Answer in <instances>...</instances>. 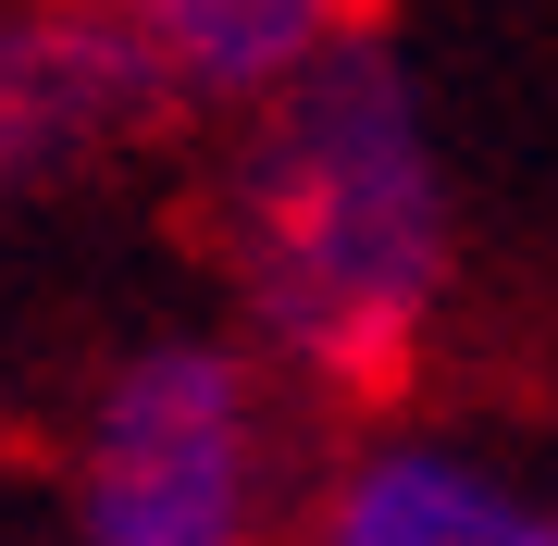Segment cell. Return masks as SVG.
<instances>
[{
    "label": "cell",
    "instance_id": "cell-1",
    "mask_svg": "<svg viewBox=\"0 0 558 546\" xmlns=\"http://www.w3.org/2000/svg\"><path fill=\"white\" fill-rule=\"evenodd\" d=\"M211 262L236 336L299 398L373 410L422 373L459 286V174L398 38H348L286 100L223 124Z\"/></svg>",
    "mask_w": 558,
    "mask_h": 546
},
{
    "label": "cell",
    "instance_id": "cell-4",
    "mask_svg": "<svg viewBox=\"0 0 558 546\" xmlns=\"http://www.w3.org/2000/svg\"><path fill=\"white\" fill-rule=\"evenodd\" d=\"M299 546H558V509L484 447L385 423L299 485Z\"/></svg>",
    "mask_w": 558,
    "mask_h": 546
},
{
    "label": "cell",
    "instance_id": "cell-5",
    "mask_svg": "<svg viewBox=\"0 0 558 546\" xmlns=\"http://www.w3.org/2000/svg\"><path fill=\"white\" fill-rule=\"evenodd\" d=\"M149 87L87 0H0V199H38L149 137Z\"/></svg>",
    "mask_w": 558,
    "mask_h": 546
},
{
    "label": "cell",
    "instance_id": "cell-2",
    "mask_svg": "<svg viewBox=\"0 0 558 546\" xmlns=\"http://www.w3.org/2000/svg\"><path fill=\"white\" fill-rule=\"evenodd\" d=\"M299 385L236 324L124 336L62 423L50 497L75 546H274L299 509Z\"/></svg>",
    "mask_w": 558,
    "mask_h": 546
},
{
    "label": "cell",
    "instance_id": "cell-6",
    "mask_svg": "<svg viewBox=\"0 0 558 546\" xmlns=\"http://www.w3.org/2000/svg\"><path fill=\"white\" fill-rule=\"evenodd\" d=\"M0 546H75L50 497V460H0Z\"/></svg>",
    "mask_w": 558,
    "mask_h": 546
},
{
    "label": "cell",
    "instance_id": "cell-3",
    "mask_svg": "<svg viewBox=\"0 0 558 546\" xmlns=\"http://www.w3.org/2000/svg\"><path fill=\"white\" fill-rule=\"evenodd\" d=\"M87 13L137 62L161 124H248L311 62L373 38V0H87Z\"/></svg>",
    "mask_w": 558,
    "mask_h": 546
}]
</instances>
